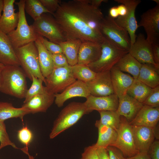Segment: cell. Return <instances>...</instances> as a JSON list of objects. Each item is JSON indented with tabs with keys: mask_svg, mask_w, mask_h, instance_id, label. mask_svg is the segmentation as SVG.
I'll list each match as a JSON object with an SVG mask.
<instances>
[{
	"mask_svg": "<svg viewBox=\"0 0 159 159\" xmlns=\"http://www.w3.org/2000/svg\"><path fill=\"white\" fill-rule=\"evenodd\" d=\"M117 132V139L111 146L118 149L127 158L138 153L139 152L134 143L132 125L122 116H120V125Z\"/></svg>",
	"mask_w": 159,
	"mask_h": 159,
	"instance_id": "10",
	"label": "cell"
},
{
	"mask_svg": "<svg viewBox=\"0 0 159 159\" xmlns=\"http://www.w3.org/2000/svg\"><path fill=\"white\" fill-rule=\"evenodd\" d=\"M24 9L34 21L38 19L44 14H50L40 0H25Z\"/></svg>",
	"mask_w": 159,
	"mask_h": 159,
	"instance_id": "34",
	"label": "cell"
},
{
	"mask_svg": "<svg viewBox=\"0 0 159 159\" xmlns=\"http://www.w3.org/2000/svg\"><path fill=\"white\" fill-rule=\"evenodd\" d=\"M132 128L135 145L138 152L148 153L155 138L153 128L133 125Z\"/></svg>",
	"mask_w": 159,
	"mask_h": 159,
	"instance_id": "18",
	"label": "cell"
},
{
	"mask_svg": "<svg viewBox=\"0 0 159 159\" xmlns=\"http://www.w3.org/2000/svg\"><path fill=\"white\" fill-rule=\"evenodd\" d=\"M77 80L74 77L72 66L54 68L45 78V87L49 92L55 94L62 92Z\"/></svg>",
	"mask_w": 159,
	"mask_h": 159,
	"instance_id": "9",
	"label": "cell"
},
{
	"mask_svg": "<svg viewBox=\"0 0 159 159\" xmlns=\"http://www.w3.org/2000/svg\"><path fill=\"white\" fill-rule=\"evenodd\" d=\"M126 159H151L148 153H138L136 155L130 157L126 158Z\"/></svg>",
	"mask_w": 159,
	"mask_h": 159,
	"instance_id": "47",
	"label": "cell"
},
{
	"mask_svg": "<svg viewBox=\"0 0 159 159\" xmlns=\"http://www.w3.org/2000/svg\"><path fill=\"white\" fill-rule=\"evenodd\" d=\"M95 126L98 130V138L94 145L96 148H107L111 146L115 142L117 137V131L106 126L100 125L96 122Z\"/></svg>",
	"mask_w": 159,
	"mask_h": 159,
	"instance_id": "27",
	"label": "cell"
},
{
	"mask_svg": "<svg viewBox=\"0 0 159 159\" xmlns=\"http://www.w3.org/2000/svg\"><path fill=\"white\" fill-rule=\"evenodd\" d=\"M26 77L20 66H4L1 69L0 91L18 98H24L28 90Z\"/></svg>",
	"mask_w": 159,
	"mask_h": 159,
	"instance_id": "2",
	"label": "cell"
},
{
	"mask_svg": "<svg viewBox=\"0 0 159 159\" xmlns=\"http://www.w3.org/2000/svg\"><path fill=\"white\" fill-rule=\"evenodd\" d=\"M29 114V112L24 107L16 108L11 103L0 102L1 121L14 118H19L22 120L24 117Z\"/></svg>",
	"mask_w": 159,
	"mask_h": 159,
	"instance_id": "30",
	"label": "cell"
},
{
	"mask_svg": "<svg viewBox=\"0 0 159 159\" xmlns=\"http://www.w3.org/2000/svg\"><path fill=\"white\" fill-rule=\"evenodd\" d=\"M142 64L128 52L114 66L121 71L132 75L134 79H137Z\"/></svg>",
	"mask_w": 159,
	"mask_h": 159,
	"instance_id": "28",
	"label": "cell"
},
{
	"mask_svg": "<svg viewBox=\"0 0 159 159\" xmlns=\"http://www.w3.org/2000/svg\"><path fill=\"white\" fill-rule=\"evenodd\" d=\"M1 71V69H0V76Z\"/></svg>",
	"mask_w": 159,
	"mask_h": 159,
	"instance_id": "55",
	"label": "cell"
},
{
	"mask_svg": "<svg viewBox=\"0 0 159 159\" xmlns=\"http://www.w3.org/2000/svg\"><path fill=\"white\" fill-rule=\"evenodd\" d=\"M19 141L26 147H28L33 139V135L31 131L26 126H23L17 132Z\"/></svg>",
	"mask_w": 159,
	"mask_h": 159,
	"instance_id": "37",
	"label": "cell"
},
{
	"mask_svg": "<svg viewBox=\"0 0 159 159\" xmlns=\"http://www.w3.org/2000/svg\"><path fill=\"white\" fill-rule=\"evenodd\" d=\"M54 95L49 92L46 90L44 92L34 96L24 103L21 107L27 109L30 113L45 112L54 101Z\"/></svg>",
	"mask_w": 159,
	"mask_h": 159,
	"instance_id": "20",
	"label": "cell"
},
{
	"mask_svg": "<svg viewBox=\"0 0 159 159\" xmlns=\"http://www.w3.org/2000/svg\"><path fill=\"white\" fill-rule=\"evenodd\" d=\"M110 159H126L122 153L117 148L112 146L107 148Z\"/></svg>",
	"mask_w": 159,
	"mask_h": 159,
	"instance_id": "44",
	"label": "cell"
},
{
	"mask_svg": "<svg viewBox=\"0 0 159 159\" xmlns=\"http://www.w3.org/2000/svg\"><path fill=\"white\" fill-rule=\"evenodd\" d=\"M4 0H0V18L1 15V13L3 11Z\"/></svg>",
	"mask_w": 159,
	"mask_h": 159,
	"instance_id": "52",
	"label": "cell"
},
{
	"mask_svg": "<svg viewBox=\"0 0 159 159\" xmlns=\"http://www.w3.org/2000/svg\"><path fill=\"white\" fill-rule=\"evenodd\" d=\"M101 53L99 58L87 66L96 73L110 71L128 51L104 39L101 44Z\"/></svg>",
	"mask_w": 159,
	"mask_h": 159,
	"instance_id": "5",
	"label": "cell"
},
{
	"mask_svg": "<svg viewBox=\"0 0 159 159\" xmlns=\"http://www.w3.org/2000/svg\"><path fill=\"white\" fill-rule=\"evenodd\" d=\"M101 53V44L90 41L82 42L79 51L77 64L87 66L96 61Z\"/></svg>",
	"mask_w": 159,
	"mask_h": 159,
	"instance_id": "22",
	"label": "cell"
},
{
	"mask_svg": "<svg viewBox=\"0 0 159 159\" xmlns=\"http://www.w3.org/2000/svg\"><path fill=\"white\" fill-rule=\"evenodd\" d=\"M96 148L99 159H110L107 148L101 147Z\"/></svg>",
	"mask_w": 159,
	"mask_h": 159,
	"instance_id": "46",
	"label": "cell"
},
{
	"mask_svg": "<svg viewBox=\"0 0 159 159\" xmlns=\"http://www.w3.org/2000/svg\"><path fill=\"white\" fill-rule=\"evenodd\" d=\"M34 42L38 51L41 71L43 76L46 78L54 68L53 60L50 52L45 47L38 37Z\"/></svg>",
	"mask_w": 159,
	"mask_h": 159,
	"instance_id": "25",
	"label": "cell"
},
{
	"mask_svg": "<svg viewBox=\"0 0 159 159\" xmlns=\"http://www.w3.org/2000/svg\"><path fill=\"white\" fill-rule=\"evenodd\" d=\"M38 37L45 47L50 53L53 54L63 53L62 49L59 44L51 42L38 34Z\"/></svg>",
	"mask_w": 159,
	"mask_h": 159,
	"instance_id": "39",
	"label": "cell"
},
{
	"mask_svg": "<svg viewBox=\"0 0 159 159\" xmlns=\"http://www.w3.org/2000/svg\"><path fill=\"white\" fill-rule=\"evenodd\" d=\"M40 1L52 15L57 11L62 1L59 0H40Z\"/></svg>",
	"mask_w": 159,
	"mask_h": 159,
	"instance_id": "41",
	"label": "cell"
},
{
	"mask_svg": "<svg viewBox=\"0 0 159 159\" xmlns=\"http://www.w3.org/2000/svg\"><path fill=\"white\" fill-rule=\"evenodd\" d=\"M142 104L153 107H159V85L153 88L151 93Z\"/></svg>",
	"mask_w": 159,
	"mask_h": 159,
	"instance_id": "38",
	"label": "cell"
},
{
	"mask_svg": "<svg viewBox=\"0 0 159 159\" xmlns=\"http://www.w3.org/2000/svg\"><path fill=\"white\" fill-rule=\"evenodd\" d=\"M82 42L79 39H72L59 44L69 64L71 66L77 64L78 52Z\"/></svg>",
	"mask_w": 159,
	"mask_h": 159,
	"instance_id": "29",
	"label": "cell"
},
{
	"mask_svg": "<svg viewBox=\"0 0 159 159\" xmlns=\"http://www.w3.org/2000/svg\"><path fill=\"white\" fill-rule=\"evenodd\" d=\"M103 37L119 47L129 51L131 41L128 32L119 26L115 19L108 15L104 16L100 26Z\"/></svg>",
	"mask_w": 159,
	"mask_h": 159,
	"instance_id": "8",
	"label": "cell"
},
{
	"mask_svg": "<svg viewBox=\"0 0 159 159\" xmlns=\"http://www.w3.org/2000/svg\"><path fill=\"white\" fill-rule=\"evenodd\" d=\"M20 66L26 77L31 81L32 76L42 79L44 83L45 78L41 73L37 48L34 42H30L15 49Z\"/></svg>",
	"mask_w": 159,
	"mask_h": 159,
	"instance_id": "4",
	"label": "cell"
},
{
	"mask_svg": "<svg viewBox=\"0 0 159 159\" xmlns=\"http://www.w3.org/2000/svg\"><path fill=\"white\" fill-rule=\"evenodd\" d=\"M15 0H4L3 12L0 18V30L8 34L16 28L19 21V13L15 12Z\"/></svg>",
	"mask_w": 159,
	"mask_h": 159,
	"instance_id": "17",
	"label": "cell"
},
{
	"mask_svg": "<svg viewBox=\"0 0 159 159\" xmlns=\"http://www.w3.org/2000/svg\"><path fill=\"white\" fill-rule=\"evenodd\" d=\"M152 54L155 63L159 66V44H152Z\"/></svg>",
	"mask_w": 159,
	"mask_h": 159,
	"instance_id": "45",
	"label": "cell"
},
{
	"mask_svg": "<svg viewBox=\"0 0 159 159\" xmlns=\"http://www.w3.org/2000/svg\"><path fill=\"white\" fill-rule=\"evenodd\" d=\"M118 97V105L116 111L130 123L135 118L143 105L127 94Z\"/></svg>",
	"mask_w": 159,
	"mask_h": 159,
	"instance_id": "21",
	"label": "cell"
},
{
	"mask_svg": "<svg viewBox=\"0 0 159 159\" xmlns=\"http://www.w3.org/2000/svg\"><path fill=\"white\" fill-rule=\"evenodd\" d=\"M108 1L107 0H89V2L91 5L96 8H99L102 3H106Z\"/></svg>",
	"mask_w": 159,
	"mask_h": 159,
	"instance_id": "50",
	"label": "cell"
},
{
	"mask_svg": "<svg viewBox=\"0 0 159 159\" xmlns=\"http://www.w3.org/2000/svg\"><path fill=\"white\" fill-rule=\"evenodd\" d=\"M100 118L96 122L102 125L110 127L116 131L120 123V116L116 111H105L98 112Z\"/></svg>",
	"mask_w": 159,
	"mask_h": 159,
	"instance_id": "32",
	"label": "cell"
},
{
	"mask_svg": "<svg viewBox=\"0 0 159 159\" xmlns=\"http://www.w3.org/2000/svg\"><path fill=\"white\" fill-rule=\"evenodd\" d=\"M159 69L153 65L142 64L137 79L153 88L159 85Z\"/></svg>",
	"mask_w": 159,
	"mask_h": 159,
	"instance_id": "26",
	"label": "cell"
},
{
	"mask_svg": "<svg viewBox=\"0 0 159 159\" xmlns=\"http://www.w3.org/2000/svg\"><path fill=\"white\" fill-rule=\"evenodd\" d=\"M153 1H154L156 3L157 5H159V0H153Z\"/></svg>",
	"mask_w": 159,
	"mask_h": 159,
	"instance_id": "53",
	"label": "cell"
},
{
	"mask_svg": "<svg viewBox=\"0 0 159 159\" xmlns=\"http://www.w3.org/2000/svg\"><path fill=\"white\" fill-rule=\"evenodd\" d=\"M151 159H159V141L154 140L148 153Z\"/></svg>",
	"mask_w": 159,
	"mask_h": 159,
	"instance_id": "43",
	"label": "cell"
},
{
	"mask_svg": "<svg viewBox=\"0 0 159 159\" xmlns=\"http://www.w3.org/2000/svg\"><path fill=\"white\" fill-rule=\"evenodd\" d=\"M117 6L119 16H122L125 15L127 12V9L124 4H120Z\"/></svg>",
	"mask_w": 159,
	"mask_h": 159,
	"instance_id": "49",
	"label": "cell"
},
{
	"mask_svg": "<svg viewBox=\"0 0 159 159\" xmlns=\"http://www.w3.org/2000/svg\"><path fill=\"white\" fill-rule=\"evenodd\" d=\"M85 83L93 96H105L114 94L110 71L97 73L94 79Z\"/></svg>",
	"mask_w": 159,
	"mask_h": 159,
	"instance_id": "14",
	"label": "cell"
},
{
	"mask_svg": "<svg viewBox=\"0 0 159 159\" xmlns=\"http://www.w3.org/2000/svg\"><path fill=\"white\" fill-rule=\"evenodd\" d=\"M90 95L86 84L77 80L61 93L55 94L54 102L57 106L60 107L69 99L75 97H82L86 98Z\"/></svg>",
	"mask_w": 159,
	"mask_h": 159,
	"instance_id": "16",
	"label": "cell"
},
{
	"mask_svg": "<svg viewBox=\"0 0 159 159\" xmlns=\"http://www.w3.org/2000/svg\"><path fill=\"white\" fill-rule=\"evenodd\" d=\"M50 53L53 60L54 68L61 67L69 65L65 55L63 53L57 54Z\"/></svg>",
	"mask_w": 159,
	"mask_h": 159,
	"instance_id": "40",
	"label": "cell"
},
{
	"mask_svg": "<svg viewBox=\"0 0 159 159\" xmlns=\"http://www.w3.org/2000/svg\"><path fill=\"white\" fill-rule=\"evenodd\" d=\"M108 16L114 19L119 16V15L117 6H113L110 9Z\"/></svg>",
	"mask_w": 159,
	"mask_h": 159,
	"instance_id": "48",
	"label": "cell"
},
{
	"mask_svg": "<svg viewBox=\"0 0 159 159\" xmlns=\"http://www.w3.org/2000/svg\"><path fill=\"white\" fill-rule=\"evenodd\" d=\"M30 26L37 34L54 43L59 44L67 39L59 24L50 14H42Z\"/></svg>",
	"mask_w": 159,
	"mask_h": 159,
	"instance_id": "7",
	"label": "cell"
},
{
	"mask_svg": "<svg viewBox=\"0 0 159 159\" xmlns=\"http://www.w3.org/2000/svg\"><path fill=\"white\" fill-rule=\"evenodd\" d=\"M72 68L73 75L76 80L85 83L94 79L97 74L86 65L77 64L72 66Z\"/></svg>",
	"mask_w": 159,
	"mask_h": 159,
	"instance_id": "33",
	"label": "cell"
},
{
	"mask_svg": "<svg viewBox=\"0 0 159 159\" xmlns=\"http://www.w3.org/2000/svg\"><path fill=\"white\" fill-rule=\"evenodd\" d=\"M119 4H124L127 9L126 14L115 19L116 23L128 33L131 41V46L135 42L137 37L136 32L138 27L135 17V11L140 0H115Z\"/></svg>",
	"mask_w": 159,
	"mask_h": 159,
	"instance_id": "11",
	"label": "cell"
},
{
	"mask_svg": "<svg viewBox=\"0 0 159 159\" xmlns=\"http://www.w3.org/2000/svg\"><path fill=\"white\" fill-rule=\"evenodd\" d=\"M153 90L137 79L133 82L128 90L127 94L139 102L143 103Z\"/></svg>",
	"mask_w": 159,
	"mask_h": 159,
	"instance_id": "31",
	"label": "cell"
},
{
	"mask_svg": "<svg viewBox=\"0 0 159 159\" xmlns=\"http://www.w3.org/2000/svg\"><path fill=\"white\" fill-rule=\"evenodd\" d=\"M20 149L24 153L28 155L29 159H34V157L29 154L28 151V147L25 146L23 148H20Z\"/></svg>",
	"mask_w": 159,
	"mask_h": 159,
	"instance_id": "51",
	"label": "cell"
},
{
	"mask_svg": "<svg viewBox=\"0 0 159 159\" xmlns=\"http://www.w3.org/2000/svg\"><path fill=\"white\" fill-rule=\"evenodd\" d=\"M138 26L144 28L148 41L151 44H159V5L144 12Z\"/></svg>",
	"mask_w": 159,
	"mask_h": 159,
	"instance_id": "12",
	"label": "cell"
},
{
	"mask_svg": "<svg viewBox=\"0 0 159 159\" xmlns=\"http://www.w3.org/2000/svg\"><path fill=\"white\" fill-rule=\"evenodd\" d=\"M88 113L84 102H72L69 103L61 110L54 121L49 138H54Z\"/></svg>",
	"mask_w": 159,
	"mask_h": 159,
	"instance_id": "3",
	"label": "cell"
},
{
	"mask_svg": "<svg viewBox=\"0 0 159 159\" xmlns=\"http://www.w3.org/2000/svg\"><path fill=\"white\" fill-rule=\"evenodd\" d=\"M0 63L4 66H20L14 48L8 35L0 30Z\"/></svg>",
	"mask_w": 159,
	"mask_h": 159,
	"instance_id": "24",
	"label": "cell"
},
{
	"mask_svg": "<svg viewBox=\"0 0 159 159\" xmlns=\"http://www.w3.org/2000/svg\"><path fill=\"white\" fill-rule=\"evenodd\" d=\"M52 15L67 40L77 39L100 44L104 40L100 31L104 16L101 10L92 6L89 0L62 1Z\"/></svg>",
	"mask_w": 159,
	"mask_h": 159,
	"instance_id": "1",
	"label": "cell"
},
{
	"mask_svg": "<svg viewBox=\"0 0 159 159\" xmlns=\"http://www.w3.org/2000/svg\"><path fill=\"white\" fill-rule=\"evenodd\" d=\"M25 0H20L15 2L19 9L18 23L16 29L7 34L14 49L34 42L38 38V34L27 22L25 12Z\"/></svg>",
	"mask_w": 159,
	"mask_h": 159,
	"instance_id": "6",
	"label": "cell"
},
{
	"mask_svg": "<svg viewBox=\"0 0 159 159\" xmlns=\"http://www.w3.org/2000/svg\"><path fill=\"white\" fill-rule=\"evenodd\" d=\"M32 83L30 88L28 89L24 97V103H25L34 96L44 92L46 89L43 85V81L41 79L32 76Z\"/></svg>",
	"mask_w": 159,
	"mask_h": 159,
	"instance_id": "35",
	"label": "cell"
},
{
	"mask_svg": "<svg viewBox=\"0 0 159 159\" xmlns=\"http://www.w3.org/2000/svg\"><path fill=\"white\" fill-rule=\"evenodd\" d=\"M114 94L118 97L127 94L134 79L114 67L110 70Z\"/></svg>",
	"mask_w": 159,
	"mask_h": 159,
	"instance_id": "23",
	"label": "cell"
},
{
	"mask_svg": "<svg viewBox=\"0 0 159 159\" xmlns=\"http://www.w3.org/2000/svg\"><path fill=\"white\" fill-rule=\"evenodd\" d=\"M8 145H10L15 149H18L10 140L4 122L0 121V150Z\"/></svg>",
	"mask_w": 159,
	"mask_h": 159,
	"instance_id": "36",
	"label": "cell"
},
{
	"mask_svg": "<svg viewBox=\"0 0 159 159\" xmlns=\"http://www.w3.org/2000/svg\"><path fill=\"white\" fill-rule=\"evenodd\" d=\"M4 65H3L0 63V69H2L4 67Z\"/></svg>",
	"mask_w": 159,
	"mask_h": 159,
	"instance_id": "54",
	"label": "cell"
},
{
	"mask_svg": "<svg viewBox=\"0 0 159 159\" xmlns=\"http://www.w3.org/2000/svg\"><path fill=\"white\" fill-rule=\"evenodd\" d=\"M80 159H99L97 148L94 145L85 149Z\"/></svg>",
	"mask_w": 159,
	"mask_h": 159,
	"instance_id": "42",
	"label": "cell"
},
{
	"mask_svg": "<svg viewBox=\"0 0 159 159\" xmlns=\"http://www.w3.org/2000/svg\"><path fill=\"white\" fill-rule=\"evenodd\" d=\"M159 107L143 105L130 124L132 125L154 128L158 123Z\"/></svg>",
	"mask_w": 159,
	"mask_h": 159,
	"instance_id": "19",
	"label": "cell"
},
{
	"mask_svg": "<svg viewBox=\"0 0 159 159\" xmlns=\"http://www.w3.org/2000/svg\"><path fill=\"white\" fill-rule=\"evenodd\" d=\"M128 53L142 64L153 65L159 69V66L153 60L152 44L147 40L143 34L140 33L137 35L135 41L131 46Z\"/></svg>",
	"mask_w": 159,
	"mask_h": 159,
	"instance_id": "13",
	"label": "cell"
},
{
	"mask_svg": "<svg viewBox=\"0 0 159 159\" xmlns=\"http://www.w3.org/2000/svg\"><path fill=\"white\" fill-rule=\"evenodd\" d=\"M89 113L93 110L98 112L116 111L119 103V97L114 94L105 96L97 97L90 95L84 102Z\"/></svg>",
	"mask_w": 159,
	"mask_h": 159,
	"instance_id": "15",
	"label": "cell"
}]
</instances>
